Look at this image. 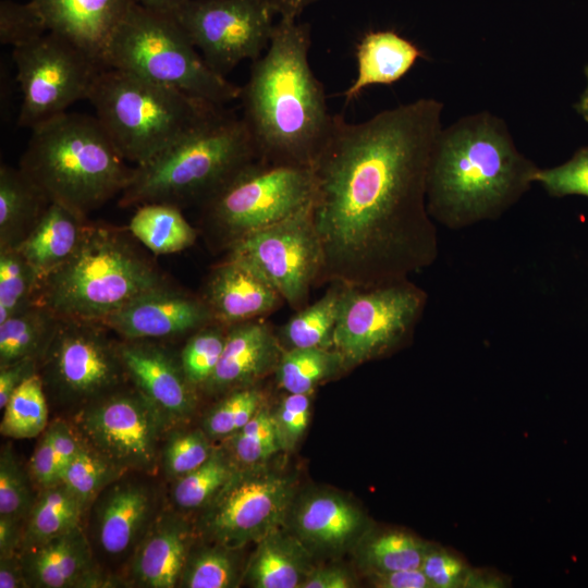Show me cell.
I'll return each instance as SVG.
<instances>
[{"instance_id":"obj_1","label":"cell","mask_w":588,"mask_h":588,"mask_svg":"<svg viewBox=\"0 0 588 588\" xmlns=\"http://www.w3.org/2000/svg\"><path fill=\"white\" fill-rule=\"evenodd\" d=\"M442 111L441 101L420 98L359 123L333 114L310 166L319 282L376 287L407 280L436 261L427 181Z\"/></svg>"},{"instance_id":"obj_2","label":"cell","mask_w":588,"mask_h":588,"mask_svg":"<svg viewBox=\"0 0 588 588\" xmlns=\"http://www.w3.org/2000/svg\"><path fill=\"white\" fill-rule=\"evenodd\" d=\"M310 44L309 24L280 17L241 87L242 117L266 163L310 168L330 134L333 114L308 61Z\"/></svg>"},{"instance_id":"obj_3","label":"cell","mask_w":588,"mask_h":588,"mask_svg":"<svg viewBox=\"0 0 588 588\" xmlns=\"http://www.w3.org/2000/svg\"><path fill=\"white\" fill-rule=\"evenodd\" d=\"M538 169L518 150L503 119L489 111L462 117L437 139L428 211L451 230L497 220L530 189Z\"/></svg>"},{"instance_id":"obj_4","label":"cell","mask_w":588,"mask_h":588,"mask_svg":"<svg viewBox=\"0 0 588 588\" xmlns=\"http://www.w3.org/2000/svg\"><path fill=\"white\" fill-rule=\"evenodd\" d=\"M126 162L96 115L65 112L30 130L20 169L50 201L87 218L125 188Z\"/></svg>"},{"instance_id":"obj_5","label":"cell","mask_w":588,"mask_h":588,"mask_svg":"<svg viewBox=\"0 0 588 588\" xmlns=\"http://www.w3.org/2000/svg\"><path fill=\"white\" fill-rule=\"evenodd\" d=\"M166 278L121 230L86 222L73 255L45 280L33 304L61 319L102 322Z\"/></svg>"},{"instance_id":"obj_6","label":"cell","mask_w":588,"mask_h":588,"mask_svg":"<svg viewBox=\"0 0 588 588\" xmlns=\"http://www.w3.org/2000/svg\"><path fill=\"white\" fill-rule=\"evenodd\" d=\"M258 159L243 117L222 107L154 159L135 166L120 194L119 205L138 207L161 203L181 209L201 205Z\"/></svg>"},{"instance_id":"obj_7","label":"cell","mask_w":588,"mask_h":588,"mask_svg":"<svg viewBox=\"0 0 588 588\" xmlns=\"http://www.w3.org/2000/svg\"><path fill=\"white\" fill-rule=\"evenodd\" d=\"M87 100L120 154L135 166L154 159L224 107L114 68L98 72Z\"/></svg>"},{"instance_id":"obj_8","label":"cell","mask_w":588,"mask_h":588,"mask_svg":"<svg viewBox=\"0 0 588 588\" xmlns=\"http://www.w3.org/2000/svg\"><path fill=\"white\" fill-rule=\"evenodd\" d=\"M105 68L120 69L224 106L241 87L211 70L176 20L132 1L102 56Z\"/></svg>"},{"instance_id":"obj_9","label":"cell","mask_w":588,"mask_h":588,"mask_svg":"<svg viewBox=\"0 0 588 588\" xmlns=\"http://www.w3.org/2000/svg\"><path fill=\"white\" fill-rule=\"evenodd\" d=\"M309 167L256 160L201 204L203 222L226 249L243 237L287 219L310 205Z\"/></svg>"},{"instance_id":"obj_10","label":"cell","mask_w":588,"mask_h":588,"mask_svg":"<svg viewBox=\"0 0 588 588\" xmlns=\"http://www.w3.org/2000/svg\"><path fill=\"white\" fill-rule=\"evenodd\" d=\"M109 332L101 322L61 319L38 363L48 400L74 414L130 382Z\"/></svg>"},{"instance_id":"obj_11","label":"cell","mask_w":588,"mask_h":588,"mask_svg":"<svg viewBox=\"0 0 588 588\" xmlns=\"http://www.w3.org/2000/svg\"><path fill=\"white\" fill-rule=\"evenodd\" d=\"M84 444L117 468L155 476L169 428L131 383L90 402L70 420Z\"/></svg>"},{"instance_id":"obj_12","label":"cell","mask_w":588,"mask_h":588,"mask_svg":"<svg viewBox=\"0 0 588 588\" xmlns=\"http://www.w3.org/2000/svg\"><path fill=\"white\" fill-rule=\"evenodd\" d=\"M22 100L20 127L35 126L87 100L98 72L105 68L75 44L53 32L13 48Z\"/></svg>"},{"instance_id":"obj_13","label":"cell","mask_w":588,"mask_h":588,"mask_svg":"<svg viewBox=\"0 0 588 588\" xmlns=\"http://www.w3.org/2000/svg\"><path fill=\"white\" fill-rule=\"evenodd\" d=\"M426 304V292L408 279L369 289L346 285L333 350L345 367L379 357L411 335Z\"/></svg>"},{"instance_id":"obj_14","label":"cell","mask_w":588,"mask_h":588,"mask_svg":"<svg viewBox=\"0 0 588 588\" xmlns=\"http://www.w3.org/2000/svg\"><path fill=\"white\" fill-rule=\"evenodd\" d=\"M171 15L222 76L244 60L258 59L277 23L265 0H186Z\"/></svg>"},{"instance_id":"obj_15","label":"cell","mask_w":588,"mask_h":588,"mask_svg":"<svg viewBox=\"0 0 588 588\" xmlns=\"http://www.w3.org/2000/svg\"><path fill=\"white\" fill-rule=\"evenodd\" d=\"M291 481L261 471L258 466L240 467L203 507L198 530L204 538L231 549L260 541L275 531L292 497Z\"/></svg>"},{"instance_id":"obj_16","label":"cell","mask_w":588,"mask_h":588,"mask_svg":"<svg viewBox=\"0 0 588 588\" xmlns=\"http://www.w3.org/2000/svg\"><path fill=\"white\" fill-rule=\"evenodd\" d=\"M309 207L256 231L228 248L229 256L257 269L292 308L306 306L322 269L321 247Z\"/></svg>"},{"instance_id":"obj_17","label":"cell","mask_w":588,"mask_h":588,"mask_svg":"<svg viewBox=\"0 0 588 588\" xmlns=\"http://www.w3.org/2000/svg\"><path fill=\"white\" fill-rule=\"evenodd\" d=\"M142 473L128 471L95 500L87 537L99 562H128L135 548L163 509L158 487Z\"/></svg>"},{"instance_id":"obj_18","label":"cell","mask_w":588,"mask_h":588,"mask_svg":"<svg viewBox=\"0 0 588 588\" xmlns=\"http://www.w3.org/2000/svg\"><path fill=\"white\" fill-rule=\"evenodd\" d=\"M130 382L154 405L169 430L195 413L198 396L185 377L180 356L154 340H119Z\"/></svg>"},{"instance_id":"obj_19","label":"cell","mask_w":588,"mask_h":588,"mask_svg":"<svg viewBox=\"0 0 588 588\" xmlns=\"http://www.w3.org/2000/svg\"><path fill=\"white\" fill-rule=\"evenodd\" d=\"M213 321L201 296L167 283L132 299L101 323L122 340L160 341L192 334Z\"/></svg>"},{"instance_id":"obj_20","label":"cell","mask_w":588,"mask_h":588,"mask_svg":"<svg viewBox=\"0 0 588 588\" xmlns=\"http://www.w3.org/2000/svg\"><path fill=\"white\" fill-rule=\"evenodd\" d=\"M28 587H117L122 580L102 568L83 526L20 552Z\"/></svg>"},{"instance_id":"obj_21","label":"cell","mask_w":588,"mask_h":588,"mask_svg":"<svg viewBox=\"0 0 588 588\" xmlns=\"http://www.w3.org/2000/svg\"><path fill=\"white\" fill-rule=\"evenodd\" d=\"M192 544L193 535L185 518L171 505L163 507L126 563L125 584L143 588L177 587Z\"/></svg>"},{"instance_id":"obj_22","label":"cell","mask_w":588,"mask_h":588,"mask_svg":"<svg viewBox=\"0 0 588 588\" xmlns=\"http://www.w3.org/2000/svg\"><path fill=\"white\" fill-rule=\"evenodd\" d=\"M201 298L213 320L225 326L257 319L284 302L257 269L231 256L211 270Z\"/></svg>"},{"instance_id":"obj_23","label":"cell","mask_w":588,"mask_h":588,"mask_svg":"<svg viewBox=\"0 0 588 588\" xmlns=\"http://www.w3.org/2000/svg\"><path fill=\"white\" fill-rule=\"evenodd\" d=\"M283 348L279 339L264 322L248 320L229 326L220 360L203 390L228 393L254 385L277 369Z\"/></svg>"},{"instance_id":"obj_24","label":"cell","mask_w":588,"mask_h":588,"mask_svg":"<svg viewBox=\"0 0 588 588\" xmlns=\"http://www.w3.org/2000/svg\"><path fill=\"white\" fill-rule=\"evenodd\" d=\"M32 1L49 32L69 39L102 65L107 45L133 0Z\"/></svg>"},{"instance_id":"obj_25","label":"cell","mask_w":588,"mask_h":588,"mask_svg":"<svg viewBox=\"0 0 588 588\" xmlns=\"http://www.w3.org/2000/svg\"><path fill=\"white\" fill-rule=\"evenodd\" d=\"M87 218L50 201L17 249L32 267L39 284L64 264L81 243ZM37 284V286H38Z\"/></svg>"},{"instance_id":"obj_26","label":"cell","mask_w":588,"mask_h":588,"mask_svg":"<svg viewBox=\"0 0 588 588\" xmlns=\"http://www.w3.org/2000/svg\"><path fill=\"white\" fill-rule=\"evenodd\" d=\"M425 53L393 30L367 33L356 47L357 75L343 93L346 102L366 87L391 85L404 77Z\"/></svg>"},{"instance_id":"obj_27","label":"cell","mask_w":588,"mask_h":588,"mask_svg":"<svg viewBox=\"0 0 588 588\" xmlns=\"http://www.w3.org/2000/svg\"><path fill=\"white\" fill-rule=\"evenodd\" d=\"M49 203V198L20 167L1 164L0 249L17 248Z\"/></svg>"},{"instance_id":"obj_28","label":"cell","mask_w":588,"mask_h":588,"mask_svg":"<svg viewBox=\"0 0 588 588\" xmlns=\"http://www.w3.org/2000/svg\"><path fill=\"white\" fill-rule=\"evenodd\" d=\"M362 526V513L345 499L333 494L308 498L295 516L298 535L322 548L338 549L347 544Z\"/></svg>"},{"instance_id":"obj_29","label":"cell","mask_w":588,"mask_h":588,"mask_svg":"<svg viewBox=\"0 0 588 588\" xmlns=\"http://www.w3.org/2000/svg\"><path fill=\"white\" fill-rule=\"evenodd\" d=\"M85 515L63 482L40 489L24 524L21 551L83 526Z\"/></svg>"},{"instance_id":"obj_30","label":"cell","mask_w":588,"mask_h":588,"mask_svg":"<svg viewBox=\"0 0 588 588\" xmlns=\"http://www.w3.org/2000/svg\"><path fill=\"white\" fill-rule=\"evenodd\" d=\"M60 321L47 307L30 304L0 322V367L23 358L39 363Z\"/></svg>"},{"instance_id":"obj_31","label":"cell","mask_w":588,"mask_h":588,"mask_svg":"<svg viewBox=\"0 0 588 588\" xmlns=\"http://www.w3.org/2000/svg\"><path fill=\"white\" fill-rule=\"evenodd\" d=\"M310 572L301 547L273 531L259 541L246 577L256 588H296Z\"/></svg>"},{"instance_id":"obj_32","label":"cell","mask_w":588,"mask_h":588,"mask_svg":"<svg viewBox=\"0 0 588 588\" xmlns=\"http://www.w3.org/2000/svg\"><path fill=\"white\" fill-rule=\"evenodd\" d=\"M127 231L156 255H168L191 247L197 231L184 218L181 208L161 203L138 206Z\"/></svg>"},{"instance_id":"obj_33","label":"cell","mask_w":588,"mask_h":588,"mask_svg":"<svg viewBox=\"0 0 588 588\" xmlns=\"http://www.w3.org/2000/svg\"><path fill=\"white\" fill-rule=\"evenodd\" d=\"M346 285L331 283L324 295L313 305L299 309L282 328L287 348H333V334Z\"/></svg>"},{"instance_id":"obj_34","label":"cell","mask_w":588,"mask_h":588,"mask_svg":"<svg viewBox=\"0 0 588 588\" xmlns=\"http://www.w3.org/2000/svg\"><path fill=\"white\" fill-rule=\"evenodd\" d=\"M344 368L342 357L333 348L296 347L283 351L275 371L286 392L310 394L320 382Z\"/></svg>"},{"instance_id":"obj_35","label":"cell","mask_w":588,"mask_h":588,"mask_svg":"<svg viewBox=\"0 0 588 588\" xmlns=\"http://www.w3.org/2000/svg\"><path fill=\"white\" fill-rule=\"evenodd\" d=\"M237 468L228 450L215 449L196 469L172 481L170 499L177 511L203 509Z\"/></svg>"},{"instance_id":"obj_36","label":"cell","mask_w":588,"mask_h":588,"mask_svg":"<svg viewBox=\"0 0 588 588\" xmlns=\"http://www.w3.org/2000/svg\"><path fill=\"white\" fill-rule=\"evenodd\" d=\"M2 411L0 431L4 437L30 439L46 430L48 399L38 372L13 392Z\"/></svg>"},{"instance_id":"obj_37","label":"cell","mask_w":588,"mask_h":588,"mask_svg":"<svg viewBox=\"0 0 588 588\" xmlns=\"http://www.w3.org/2000/svg\"><path fill=\"white\" fill-rule=\"evenodd\" d=\"M231 548L219 543L188 551L177 587L231 588L237 586L238 565Z\"/></svg>"},{"instance_id":"obj_38","label":"cell","mask_w":588,"mask_h":588,"mask_svg":"<svg viewBox=\"0 0 588 588\" xmlns=\"http://www.w3.org/2000/svg\"><path fill=\"white\" fill-rule=\"evenodd\" d=\"M125 471L117 468L83 443L81 450L61 476V482L78 500L86 514L95 500Z\"/></svg>"},{"instance_id":"obj_39","label":"cell","mask_w":588,"mask_h":588,"mask_svg":"<svg viewBox=\"0 0 588 588\" xmlns=\"http://www.w3.org/2000/svg\"><path fill=\"white\" fill-rule=\"evenodd\" d=\"M430 546L402 531H387L370 539L363 559L371 572L421 568Z\"/></svg>"},{"instance_id":"obj_40","label":"cell","mask_w":588,"mask_h":588,"mask_svg":"<svg viewBox=\"0 0 588 588\" xmlns=\"http://www.w3.org/2000/svg\"><path fill=\"white\" fill-rule=\"evenodd\" d=\"M229 326L213 321L191 334L180 362L188 382L198 389L205 387L222 355Z\"/></svg>"},{"instance_id":"obj_41","label":"cell","mask_w":588,"mask_h":588,"mask_svg":"<svg viewBox=\"0 0 588 588\" xmlns=\"http://www.w3.org/2000/svg\"><path fill=\"white\" fill-rule=\"evenodd\" d=\"M262 401V393L255 385L232 390L208 411L201 429L210 440L228 439L255 416Z\"/></svg>"},{"instance_id":"obj_42","label":"cell","mask_w":588,"mask_h":588,"mask_svg":"<svg viewBox=\"0 0 588 588\" xmlns=\"http://www.w3.org/2000/svg\"><path fill=\"white\" fill-rule=\"evenodd\" d=\"M229 453L240 467H255L281 450L273 414L261 406L237 432L226 439Z\"/></svg>"},{"instance_id":"obj_43","label":"cell","mask_w":588,"mask_h":588,"mask_svg":"<svg viewBox=\"0 0 588 588\" xmlns=\"http://www.w3.org/2000/svg\"><path fill=\"white\" fill-rule=\"evenodd\" d=\"M36 275L17 248L0 249V322L33 304Z\"/></svg>"},{"instance_id":"obj_44","label":"cell","mask_w":588,"mask_h":588,"mask_svg":"<svg viewBox=\"0 0 588 588\" xmlns=\"http://www.w3.org/2000/svg\"><path fill=\"white\" fill-rule=\"evenodd\" d=\"M209 437L203 429L171 428L167 431L160 468L168 480H176L200 466L211 454Z\"/></svg>"},{"instance_id":"obj_45","label":"cell","mask_w":588,"mask_h":588,"mask_svg":"<svg viewBox=\"0 0 588 588\" xmlns=\"http://www.w3.org/2000/svg\"><path fill=\"white\" fill-rule=\"evenodd\" d=\"M33 480L10 445L0 453V515L25 522L37 495ZM35 486V485H34Z\"/></svg>"},{"instance_id":"obj_46","label":"cell","mask_w":588,"mask_h":588,"mask_svg":"<svg viewBox=\"0 0 588 588\" xmlns=\"http://www.w3.org/2000/svg\"><path fill=\"white\" fill-rule=\"evenodd\" d=\"M421 569L432 588L495 587L498 583L491 575L471 571L451 551L433 546L427 551Z\"/></svg>"},{"instance_id":"obj_47","label":"cell","mask_w":588,"mask_h":588,"mask_svg":"<svg viewBox=\"0 0 588 588\" xmlns=\"http://www.w3.org/2000/svg\"><path fill=\"white\" fill-rule=\"evenodd\" d=\"M47 32L49 30L45 19L32 0L27 3L0 1V42L2 45L14 48Z\"/></svg>"},{"instance_id":"obj_48","label":"cell","mask_w":588,"mask_h":588,"mask_svg":"<svg viewBox=\"0 0 588 588\" xmlns=\"http://www.w3.org/2000/svg\"><path fill=\"white\" fill-rule=\"evenodd\" d=\"M535 183H539L551 197H588V146L579 148L569 160L560 166L539 168Z\"/></svg>"},{"instance_id":"obj_49","label":"cell","mask_w":588,"mask_h":588,"mask_svg":"<svg viewBox=\"0 0 588 588\" xmlns=\"http://www.w3.org/2000/svg\"><path fill=\"white\" fill-rule=\"evenodd\" d=\"M309 395L289 393L273 415L282 450H292L307 429L310 416Z\"/></svg>"},{"instance_id":"obj_50","label":"cell","mask_w":588,"mask_h":588,"mask_svg":"<svg viewBox=\"0 0 588 588\" xmlns=\"http://www.w3.org/2000/svg\"><path fill=\"white\" fill-rule=\"evenodd\" d=\"M28 473L39 490L61 482L48 428L40 434L29 460Z\"/></svg>"},{"instance_id":"obj_51","label":"cell","mask_w":588,"mask_h":588,"mask_svg":"<svg viewBox=\"0 0 588 588\" xmlns=\"http://www.w3.org/2000/svg\"><path fill=\"white\" fill-rule=\"evenodd\" d=\"M60 478L83 445L70 420L56 418L48 425Z\"/></svg>"},{"instance_id":"obj_52","label":"cell","mask_w":588,"mask_h":588,"mask_svg":"<svg viewBox=\"0 0 588 588\" xmlns=\"http://www.w3.org/2000/svg\"><path fill=\"white\" fill-rule=\"evenodd\" d=\"M38 372V360L23 358L0 367V408L3 409L13 392Z\"/></svg>"},{"instance_id":"obj_53","label":"cell","mask_w":588,"mask_h":588,"mask_svg":"<svg viewBox=\"0 0 588 588\" xmlns=\"http://www.w3.org/2000/svg\"><path fill=\"white\" fill-rule=\"evenodd\" d=\"M372 584L380 588H432L421 568L371 572Z\"/></svg>"},{"instance_id":"obj_54","label":"cell","mask_w":588,"mask_h":588,"mask_svg":"<svg viewBox=\"0 0 588 588\" xmlns=\"http://www.w3.org/2000/svg\"><path fill=\"white\" fill-rule=\"evenodd\" d=\"M353 586V580L346 571L327 567L311 571L301 588H350Z\"/></svg>"},{"instance_id":"obj_55","label":"cell","mask_w":588,"mask_h":588,"mask_svg":"<svg viewBox=\"0 0 588 588\" xmlns=\"http://www.w3.org/2000/svg\"><path fill=\"white\" fill-rule=\"evenodd\" d=\"M25 522L0 515V556L21 551Z\"/></svg>"},{"instance_id":"obj_56","label":"cell","mask_w":588,"mask_h":588,"mask_svg":"<svg viewBox=\"0 0 588 588\" xmlns=\"http://www.w3.org/2000/svg\"><path fill=\"white\" fill-rule=\"evenodd\" d=\"M0 588H29L20 552L0 556Z\"/></svg>"},{"instance_id":"obj_57","label":"cell","mask_w":588,"mask_h":588,"mask_svg":"<svg viewBox=\"0 0 588 588\" xmlns=\"http://www.w3.org/2000/svg\"><path fill=\"white\" fill-rule=\"evenodd\" d=\"M279 17L298 19L317 0H265Z\"/></svg>"},{"instance_id":"obj_58","label":"cell","mask_w":588,"mask_h":588,"mask_svg":"<svg viewBox=\"0 0 588 588\" xmlns=\"http://www.w3.org/2000/svg\"><path fill=\"white\" fill-rule=\"evenodd\" d=\"M137 4L161 13L171 14L186 0H133Z\"/></svg>"},{"instance_id":"obj_59","label":"cell","mask_w":588,"mask_h":588,"mask_svg":"<svg viewBox=\"0 0 588 588\" xmlns=\"http://www.w3.org/2000/svg\"><path fill=\"white\" fill-rule=\"evenodd\" d=\"M586 78H587V87L585 88L584 93L581 94L579 100L577 103H575L574 108L581 115V118L588 122V64L584 69Z\"/></svg>"}]
</instances>
